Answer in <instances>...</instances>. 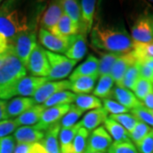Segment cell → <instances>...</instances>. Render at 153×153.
<instances>
[{"instance_id": "8d00e7d4", "label": "cell", "mask_w": 153, "mask_h": 153, "mask_svg": "<svg viewBox=\"0 0 153 153\" xmlns=\"http://www.w3.org/2000/svg\"><path fill=\"white\" fill-rule=\"evenodd\" d=\"M109 117L116 121L117 123H118L120 125L123 126L128 134H130L134 130V128H135V126L139 122L136 117L134 116H133L131 113L110 115Z\"/></svg>"}, {"instance_id": "52a82bcc", "label": "cell", "mask_w": 153, "mask_h": 153, "mask_svg": "<svg viewBox=\"0 0 153 153\" xmlns=\"http://www.w3.org/2000/svg\"><path fill=\"white\" fill-rule=\"evenodd\" d=\"M33 76L47 77L50 71L46 50L40 45H37L29 57L26 67Z\"/></svg>"}, {"instance_id": "f5cc1de1", "label": "cell", "mask_w": 153, "mask_h": 153, "mask_svg": "<svg viewBox=\"0 0 153 153\" xmlns=\"http://www.w3.org/2000/svg\"><path fill=\"white\" fill-rule=\"evenodd\" d=\"M136 62L139 64H142L144 66H147L150 69L153 70V58H146L143 60H138Z\"/></svg>"}, {"instance_id": "ba28073f", "label": "cell", "mask_w": 153, "mask_h": 153, "mask_svg": "<svg viewBox=\"0 0 153 153\" xmlns=\"http://www.w3.org/2000/svg\"><path fill=\"white\" fill-rule=\"evenodd\" d=\"M70 37L71 36L66 38L58 37L42 28L38 33V39L41 44L49 49V51L55 54H66L70 44Z\"/></svg>"}, {"instance_id": "b9f144b4", "label": "cell", "mask_w": 153, "mask_h": 153, "mask_svg": "<svg viewBox=\"0 0 153 153\" xmlns=\"http://www.w3.org/2000/svg\"><path fill=\"white\" fill-rule=\"evenodd\" d=\"M102 105L107 112L111 113V115H117V114H123L128 112L129 110L127 109L123 105L119 104L114 100L111 99H103L102 100Z\"/></svg>"}, {"instance_id": "9a60e30c", "label": "cell", "mask_w": 153, "mask_h": 153, "mask_svg": "<svg viewBox=\"0 0 153 153\" xmlns=\"http://www.w3.org/2000/svg\"><path fill=\"white\" fill-rule=\"evenodd\" d=\"M136 63V59L133 55L132 52H128L126 54H122L116 60L115 64L111 68L110 76L112 77L116 84L119 83L123 79V77L128 71V69Z\"/></svg>"}, {"instance_id": "d6a6232c", "label": "cell", "mask_w": 153, "mask_h": 153, "mask_svg": "<svg viewBox=\"0 0 153 153\" xmlns=\"http://www.w3.org/2000/svg\"><path fill=\"white\" fill-rule=\"evenodd\" d=\"M140 77V70H139L137 64L135 63L134 65H133L128 69V71H126V73L124 74V76L120 81V82L116 85L117 87L124 88L132 90Z\"/></svg>"}, {"instance_id": "7402d4cb", "label": "cell", "mask_w": 153, "mask_h": 153, "mask_svg": "<svg viewBox=\"0 0 153 153\" xmlns=\"http://www.w3.org/2000/svg\"><path fill=\"white\" fill-rule=\"evenodd\" d=\"M60 128V122H59L45 130L44 137L41 143L48 153H60V145L58 141Z\"/></svg>"}, {"instance_id": "6f0895ef", "label": "cell", "mask_w": 153, "mask_h": 153, "mask_svg": "<svg viewBox=\"0 0 153 153\" xmlns=\"http://www.w3.org/2000/svg\"><path fill=\"white\" fill-rule=\"evenodd\" d=\"M0 4H1V1H0Z\"/></svg>"}, {"instance_id": "277c9868", "label": "cell", "mask_w": 153, "mask_h": 153, "mask_svg": "<svg viewBox=\"0 0 153 153\" xmlns=\"http://www.w3.org/2000/svg\"><path fill=\"white\" fill-rule=\"evenodd\" d=\"M37 45L36 33L30 30L18 34L9 42V48L11 52L26 67L27 66L29 57Z\"/></svg>"}, {"instance_id": "ab89813d", "label": "cell", "mask_w": 153, "mask_h": 153, "mask_svg": "<svg viewBox=\"0 0 153 153\" xmlns=\"http://www.w3.org/2000/svg\"><path fill=\"white\" fill-rule=\"evenodd\" d=\"M107 152L108 153H139L131 140L113 142Z\"/></svg>"}, {"instance_id": "44dd1931", "label": "cell", "mask_w": 153, "mask_h": 153, "mask_svg": "<svg viewBox=\"0 0 153 153\" xmlns=\"http://www.w3.org/2000/svg\"><path fill=\"white\" fill-rule=\"evenodd\" d=\"M33 99L29 97L17 96L7 102V114L9 117H17L35 105Z\"/></svg>"}, {"instance_id": "db71d44e", "label": "cell", "mask_w": 153, "mask_h": 153, "mask_svg": "<svg viewBox=\"0 0 153 153\" xmlns=\"http://www.w3.org/2000/svg\"><path fill=\"white\" fill-rule=\"evenodd\" d=\"M8 52H9V50H8ZM8 52L5 53V54H0V66H2L3 62H4V60H5L6 56H7V55H8Z\"/></svg>"}, {"instance_id": "7c38bea8", "label": "cell", "mask_w": 153, "mask_h": 153, "mask_svg": "<svg viewBox=\"0 0 153 153\" xmlns=\"http://www.w3.org/2000/svg\"><path fill=\"white\" fill-rule=\"evenodd\" d=\"M70 106L71 105H62L46 108L42 114L40 121L34 126L39 130H47L50 126L60 122L62 117L69 111Z\"/></svg>"}, {"instance_id": "ee69618b", "label": "cell", "mask_w": 153, "mask_h": 153, "mask_svg": "<svg viewBox=\"0 0 153 153\" xmlns=\"http://www.w3.org/2000/svg\"><path fill=\"white\" fill-rule=\"evenodd\" d=\"M18 127L16 120L6 119L0 121V138L10 136V134L15 133Z\"/></svg>"}, {"instance_id": "74e56055", "label": "cell", "mask_w": 153, "mask_h": 153, "mask_svg": "<svg viewBox=\"0 0 153 153\" xmlns=\"http://www.w3.org/2000/svg\"><path fill=\"white\" fill-rule=\"evenodd\" d=\"M132 91L139 100H144V99L149 94L153 91V84L146 79L140 77L135 85L134 86Z\"/></svg>"}, {"instance_id": "ac0fdd59", "label": "cell", "mask_w": 153, "mask_h": 153, "mask_svg": "<svg viewBox=\"0 0 153 153\" xmlns=\"http://www.w3.org/2000/svg\"><path fill=\"white\" fill-rule=\"evenodd\" d=\"M98 71L99 60L94 55H88L86 60L82 62V64H80L72 71V73L69 76V81L73 82L82 76L99 75Z\"/></svg>"}, {"instance_id": "7dc6e473", "label": "cell", "mask_w": 153, "mask_h": 153, "mask_svg": "<svg viewBox=\"0 0 153 153\" xmlns=\"http://www.w3.org/2000/svg\"><path fill=\"white\" fill-rule=\"evenodd\" d=\"M32 144L28 143H17L13 153H28Z\"/></svg>"}, {"instance_id": "ffe728a7", "label": "cell", "mask_w": 153, "mask_h": 153, "mask_svg": "<svg viewBox=\"0 0 153 153\" xmlns=\"http://www.w3.org/2000/svg\"><path fill=\"white\" fill-rule=\"evenodd\" d=\"M108 112L101 107L99 109L92 110L87 112L83 116L82 119L80 121V123L82 128H86L88 131H93L97 128L101 123H104L107 119Z\"/></svg>"}, {"instance_id": "d4e9b609", "label": "cell", "mask_w": 153, "mask_h": 153, "mask_svg": "<svg viewBox=\"0 0 153 153\" xmlns=\"http://www.w3.org/2000/svg\"><path fill=\"white\" fill-rule=\"evenodd\" d=\"M81 123L78 122L76 124L68 128H60V153H71V146L76 133L81 128Z\"/></svg>"}, {"instance_id": "1f68e13d", "label": "cell", "mask_w": 153, "mask_h": 153, "mask_svg": "<svg viewBox=\"0 0 153 153\" xmlns=\"http://www.w3.org/2000/svg\"><path fill=\"white\" fill-rule=\"evenodd\" d=\"M76 105L82 111L95 110L102 107V101L100 99L89 94H77L75 99Z\"/></svg>"}, {"instance_id": "f35d334b", "label": "cell", "mask_w": 153, "mask_h": 153, "mask_svg": "<svg viewBox=\"0 0 153 153\" xmlns=\"http://www.w3.org/2000/svg\"><path fill=\"white\" fill-rule=\"evenodd\" d=\"M152 128L150 126L139 121L135 128H134V130L129 134V139L136 145L140 141H141L143 139L152 131Z\"/></svg>"}, {"instance_id": "8fae6325", "label": "cell", "mask_w": 153, "mask_h": 153, "mask_svg": "<svg viewBox=\"0 0 153 153\" xmlns=\"http://www.w3.org/2000/svg\"><path fill=\"white\" fill-rule=\"evenodd\" d=\"M71 82L69 80L62 81H49L44 83L37 90V92L33 95V100L36 104L41 105L50 98L55 94L70 89Z\"/></svg>"}, {"instance_id": "cb8c5ba5", "label": "cell", "mask_w": 153, "mask_h": 153, "mask_svg": "<svg viewBox=\"0 0 153 153\" xmlns=\"http://www.w3.org/2000/svg\"><path fill=\"white\" fill-rule=\"evenodd\" d=\"M55 36L66 38L78 33V27L69 17L63 14L60 21L49 32Z\"/></svg>"}, {"instance_id": "7a4b0ae2", "label": "cell", "mask_w": 153, "mask_h": 153, "mask_svg": "<svg viewBox=\"0 0 153 153\" xmlns=\"http://www.w3.org/2000/svg\"><path fill=\"white\" fill-rule=\"evenodd\" d=\"M27 68L9 48L5 60L0 66V99L13 98V90L17 82L27 76Z\"/></svg>"}, {"instance_id": "816d5d0a", "label": "cell", "mask_w": 153, "mask_h": 153, "mask_svg": "<svg viewBox=\"0 0 153 153\" xmlns=\"http://www.w3.org/2000/svg\"><path fill=\"white\" fill-rule=\"evenodd\" d=\"M143 105L150 110H153V91L148 94L143 100Z\"/></svg>"}, {"instance_id": "2e32d148", "label": "cell", "mask_w": 153, "mask_h": 153, "mask_svg": "<svg viewBox=\"0 0 153 153\" xmlns=\"http://www.w3.org/2000/svg\"><path fill=\"white\" fill-rule=\"evenodd\" d=\"M45 131L37 128L35 126H22L19 127L14 133V138L17 143H33L42 141Z\"/></svg>"}, {"instance_id": "7bdbcfd3", "label": "cell", "mask_w": 153, "mask_h": 153, "mask_svg": "<svg viewBox=\"0 0 153 153\" xmlns=\"http://www.w3.org/2000/svg\"><path fill=\"white\" fill-rule=\"evenodd\" d=\"M135 146L139 153H153V129Z\"/></svg>"}, {"instance_id": "4316f807", "label": "cell", "mask_w": 153, "mask_h": 153, "mask_svg": "<svg viewBox=\"0 0 153 153\" xmlns=\"http://www.w3.org/2000/svg\"><path fill=\"white\" fill-rule=\"evenodd\" d=\"M104 128L110 134V136L111 137V139L114 140L115 142L130 140L129 134L125 128L110 117H107V119L105 121Z\"/></svg>"}, {"instance_id": "9f6ffc18", "label": "cell", "mask_w": 153, "mask_h": 153, "mask_svg": "<svg viewBox=\"0 0 153 153\" xmlns=\"http://www.w3.org/2000/svg\"><path fill=\"white\" fill-rule=\"evenodd\" d=\"M150 111H151V113H152L153 116V110H150Z\"/></svg>"}, {"instance_id": "4dcf8cb0", "label": "cell", "mask_w": 153, "mask_h": 153, "mask_svg": "<svg viewBox=\"0 0 153 153\" xmlns=\"http://www.w3.org/2000/svg\"><path fill=\"white\" fill-rule=\"evenodd\" d=\"M100 59L99 60V76L110 75L111 68L115 64L116 60L122 54L111 53V52H100Z\"/></svg>"}, {"instance_id": "bcb514c9", "label": "cell", "mask_w": 153, "mask_h": 153, "mask_svg": "<svg viewBox=\"0 0 153 153\" xmlns=\"http://www.w3.org/2000/svg\"><path fill=\"white\" fill-rule=\"evenodd\" d=\"M136 64L139 67V70H140V77H143L148 81H150L153 84V70L150 69L147 66H144L142 64H139L137 62Z\"/></svg>"}, {"instance_id": "d590c367", "label": "cell", "mask_w": 153, "mask_h": 153, "mask_svg": "<svg viewBox=\"0 0 153 153\" xmlns=\"http://www.w3.org/2000/svg\"><path fill=\"white\" fill-rule=\"evenodd\" d=\"M89 132L81 127L76 133L71 146V153H84L87 147L88 138Z\"/></svg>"}, {"instance_id": "d6986e66", "label": "cell", "mask_w": 153, "mask_h": 153, "mask_svg": "<svg viewBox=\"0 0 153 153\" xmlns=\"http://www.w3.org/2000/svg\"><path fill=\"white\" fill-rule=\"evenodd\" d=\"M111 97H113L117 102L128 110L134 109L142 105V102L136 98V96L131 90L117 86L113 88Z\"/></svg>"}, {"instance_id": "f1b7e54d", "label": "cell", "mask_w": 153, "mask_h": 153, "mask_svg": "<svg viewBox=\"0 0 153 153\" xmlns=\"http://www.w3.org/2000/svg\"><path fill=\"white\" fill-rule=\"evenodd\" d=\"M114 81L110 75L100 76L98 84L94 89V95L99 99H109L111 97Z\"/></svg>"}, {"instance_id": "5bb4252c", "label": "cell", "mask_w": 153, "mask_h": 153, "mask_svg": "<svg viewBox=\"0 0 153 153\" xmlns=\"http://www.w3.org/2000/svg\"><path fill=\"white\" fill-rule=\"evenodd\" d=\"M63 10L60 4V2H53L49 4L46 10L44 11L40 20L41 28L50 32L52 28L60 21L63 16Z\"/></svg>"}, {"instance_id": "681fc988", "label": "cell", "mask_w": 153, "mask_h": 153, "mask_svg": "<svg viewBox=\"0 0 153 153\" xmlns=\"http://www.w3.org/2000/svg\"><path fill=\"white\" fill-rule=\"evenodd\" d=\"M9 117L7 114V102L0 99V121L6 120Z\"/></svg>"}, {"instance_id": "9c48e42d", "label": "cell", "mask_w": 153, "mask_h": 153, "mask_svg": "<svg viewBox=\"0 0 153 153\" xmlns=\"http://www.w3.org/2000/svg\"><path fill=\"white\" fill-rule=\"evenodd\" d=\"M112 144V139L104 127L100 126L88 135L86 151L105 153Z\"/></svg>"}, {"instance_id": "11a10c76", "label": "cell", "mask_w": 153, "mask_h": 153, "mask_svg": "<svg viewBox=\"0 0 153 153\" xmlns=\"http://www.w3.org/2000/svg\"><path fill=\"white\" fill-rule=\"evenodd\" d=\"M84 153H103V152H88V151H85Z\"/></svg>"}, {"instance_id": "60d3db41", "label": "cell", "mask_w": 153, "mask_h": 153, "mask_svg": "<svg viewBox=\"0 0 153 153\" xmlns=\"http://www.w3.org/2000/svg\"><path fill=\"white\" fill-rule=\"evenodd\" d=\"M131 114L134 116L140 122L147 124L150 127H153V116L150 111V109L146 108L144 105H140L134 109L131 110Z\"/></svg>"}, {"instance_id": "e575fe53", "label": "cell", "mask_w": 153, "mask_h": 153, "mask_svg": "<svg viewBox=\"0 0 153 153\" xmlns=\"http://www.w3.org/2000/svg\"><path fill=\"white\" fill-rule=\"evenodd\" d=\"M131 52L136 61L146 58H153V41L150 43L134 42V47Z\"/></svg>"}, {"instance_id": "484cf974", "label": "cell", "mask_w": 153, "mask_h": 153, "mask_svg": "<svg viewBox=\"0 0 153 153\" xmlns=\"http://www.w3.org/2000/svg\"><path fill=\"white\" fill-rule=\"evenodd\" d=\"M99 75L82 76L71 82L70 89L75 94H86L94 91Z\"/></svg>"}, {"instance_id": "603a6c76", "label": "cell", "mask_w": 153, "mask_h": 153, "mask_svg": "<svg viewBox=\"0 0 153 153\" xmlns=\"http://www.w3.org/2000/svg\"><path fill=\"white\" fill-rule=\"evenodd\" d=\"M46 109L43 105H35L15 119L18 126H34L40 121Z\"/></svg>"}, {"instance_id": "30bf717a", "label": "cell", "mask_w": 153, "mask_h": 153, "mask_svg": "<svg viewBox=\"0 0 153 153\" xmlns=\"http://www.w3.org/2000/svg\"><path fill=\"white\" fill-rule=\"evenodd\" d=\"M49 82L47 77H38L33 76H26L16 84L13 90V98L15 96L31 97L34 95L39 88L45 82Z\"/></svg>"}, {"instance_id": "8992f818", "label": "cell", "mask_w": 153, "mask_h": 153, "mask_svg": "<svg viewBox=\"0 0 153 153\" xmlns=\"http://www.w3.org/2000/svg\"><path fill=\"white\" fill-rule=\"evenodd\" d=\"M131 38L135 43L153 41V14L145 12L135 19L131 27Z\"/></svg>"}, {"instance_id": "3957f363", "label": "cell", "mask_w": 153, "mask_h": 153, "mask_svg": "<svg viewBox=\"0 0 153 153\" xmlns=\"http://www.w3.org/2000/svg\"><path fill=\"white\" fill-rule=\"evenodd\" d=\"M29 30L28 19L24 11L6 2L0 7V33L10 42L20 33Z\"/></svg>"}, {"instance_id": "5b68a950", "label": "cell", "mask_w": 153, "mask_h": 153, "mask_svg": "<svg viewBox=\"0 0 153 153\" xmlns=\"http://www.w3.org/2000/svg\"><path fill=\"white\" fill-rule=\"evenodd\" d=\"M46 55L49 60L50 71L47 76L48 81L60 80L68 76L77 61L68 59L65 55L55 54L46 50Z\"/></svg>"}, {"instance_id": "83f0119b", "label": "cell", "mask_w": 153, "mask_h": 153, "mask_svg": "<svg viewBox=\"0 0 153 153\" xmlns=\"http://www.w3.org/2000/svg\"><path fill=\"white\" fill-rule=\"evenodd\" d=\"M63 13L69 17L78 27L81 24V7L80 3L75 0H63L60 1Z\"/></svg>"}, {"instance_id": "6da1fadb", "label": "cell", "mask_w": 153, "mask_h": 153, "mask_svg": "<svg viewBox=\"0 0 153 153\" xmlns=\"http://www.w3.org/2000/svg\"><path fill=\"white\" fill-rule=\"evenodd\" d=\"M91 44L96 49L118 54L131 52L134 47L131 36L124 28L108 27L99 22L92 28Z\"/></svg>"}, {"instance_id": "f546056e", "label": "cell", "mask_w": 153, "mask_h": 153, "mask_svg": "<svg viewBox=\"0 0 153 153\" xmlns=\"http://www.w3.org/2000/svg\"><path fill=\"white\" fill-rule=\"evenodd\" d=\"M76 97V94L71 91H68V90L60 91V92L55 94L50 98L48 99L43 104V105L45 108H49V107L56 106V105H70L73 101H75Z\"/></svg>"}, {"instance_id": "c3c4849f", "label": "cell", "mask_w": 153, "mask_h": 153, "mask_svg": "<svg viewBox=\"0 0 153 153\" xmlns=\"http://www.w3.org/2000/svg\"><path fill=\"white\" fill-rule=\"evenodd\" d=\"M28 153H48L41 142L33 143Z\"/></svg>"}, {"instance_id": "836d02e7", "label": "cell", "mask_w": 153, "mask_h": 153, "mask_svg": "<svg viewBox=\"0 0 153 153\" xmlns=\"http://www.w3.org/2000/svg\"><path fill=\"white\" fill-rule=\"evenodd\" d=\"M83 114V111L79 109L76 105H71L70 109L66 112V114L60 120L61 128H68L77 123L78 119Z\"/></svg>"}, {"instance_id": "e0dca14e", "label": "cell", "mask_w": 153, "mask_h": 153, "mask_svg": "<svg viewBox=\"0 0 153 153\" xmlns=\"http://www.w3.org/2000/svg\"><path fill=\"white\" fill-rule=\"evenodd\" d=\"M87 53V44L84 36L77 33L71 35L70 37V44L69 48L66 53V56L72 60H82Z\"/></svg>"}, {"instance_id": "4fadbf2b", "label": "cell", "mask_w": 153, "mask_h": 153, "mask_svg": "<svg viewBox=\"0 0 153 153\" xmlns=\"http://www.w3.org/2000/svg\"><path fill=\"white\" fill-rule=\"evenodd\" d=\"M96 1L94 0H82L80 2L81 7V24L79 26L78 33L84 36L92 30L94 16L95 13Z\"/></svg>"}, {"instance_id": "f907efd6", "label": "cell", "mask_w": 153, "mask_h": 153, "mask_svg": "<svg viewBox=\"0 0 153 153\" xmlns=\"http://www.w3.org/2000/svg\"><path fill=\"white\" fill-rule=\"evenodd\" d=\"M9 50V41L0 33V54H5Z\"/></svg>"}, {"instance_id": "f6af8a7d", "label": "cell", "mask_w": 153, "mask_h": 153, "mask_svg": "<svg viewBox=\"0 0 153 153\" xmlns=\"http://www.w3.org/2000/svg\"><path fill=\"white\" fill-rule=\"evenodd\" d=\"M16 147L14 136L0 138V153H13Z\"/></svg>"}]
</instances>
